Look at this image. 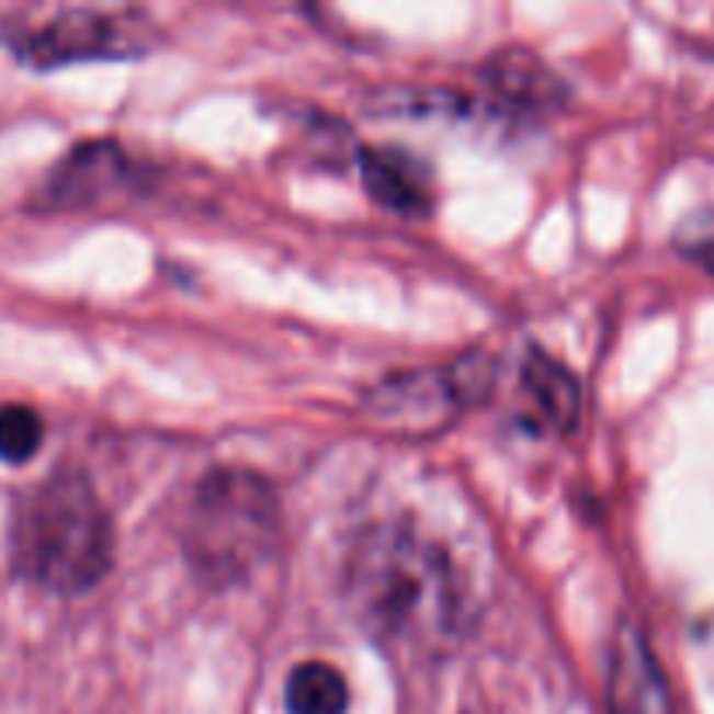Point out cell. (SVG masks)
Returning a JSON list of instances; mask_svg holds the SVG:
<instances>
[{"label": "cell", "mask_w": 714, "mask_h": 714, "mask_svg": "<svg viewBox=\"0 0 714 714\" xmlns=\"http://www.w3.org/2000/svg\"><path fill=\"white\" fill-rule=\"evenodd\" d=\"M342 597L352 621L394 656H440L457 638V571L415 526H370L345 558Z\"/></svg>", "instance_id": "cell-1"}, {"label": "cell", "mask_w": 714, "mask_h": 714, "mask_svg": "<svg viewBox=\"0 0 714 714\" xmlns=\"http://www.w3.org/2000/svg\"><path fill=\"white\" fill-rule=\"evenodd\" d=\"M112 520L81 471H56L14 509L11 565L56 597H81L112 568Z\"/></svg>", "instance_id": "cell-2"}, {"label": "cell", "mask_w": 714, "mask_h": 714, "mask_svg": "<svg viewBox=\"0 0 714 714\" xmlns=\"http://www.w3.org/2000/svg\"><path fill=\"white\" fill-rule=\"evenodd\" d=\"M280 499L251 471L220 467L200 481L185 520V558L209 589H234L280 547Z\"/></svg>", "instance_id": "cell-3"}, {"label": "cell", "mask_w": 714, "mask_h": 714, "mask_svg": "<svg viewBox=\"0 0 714 714\" xmlns=\"http://www.w3.org/2000/svg\"><path fill=\"white\" fill-rule=\"evenodd\" d=\"M150 22L140 14H109L94 8L56 11L46 25L14 35L11 49L35 70H53L81 59H126L150 46Z\"/></svg>", "instance_id": "cell-4"}, {"label": "cell", "mask_w": 714, "mask_h": 714, "mask_svg": "<svg viewBox=\"0 0 714 714\" xmlns=\"http://www.w3.org/2000/svg\"><path fill=\"white\" fill-rule=\"evenodd\" d=\"M491 387V360L467 355L446 370L432 373H401L394 381L376 387L363 411L370 422L384 429L426 432L443 426L453 411H461L474 401H481Z\"/></svg>", "instance_id": "cell-5"}, {"label": "cell", "mask_w": 714, "mask_h": 714, "mask_svg": "<svg viewBox=\"0 0 714 714\" xmlns=\"http://www.w3.org/2000/svg\"><path fill=\"white\" fill-rule=\"evenodd\" d=\"M136 178L133 161L123 147L112 140H91L73 147L59 161L43 189H38V206L43 209H84L109 200L112 192L129 189Z\"/></svg>", "instance_id": "cell-6"}, {"label": "cell", "mask_w": 714, "mask_h": 714, "mask_svg": "<svg viewBox=\"0 0 714 714\" xmlns=\"http://www.w3.org/2000/svg\"><path fill=\"white\" fill-rule=\"evenodd\" d=\"M607 711L610 714H672V693L662 666L651 656L645 634L621 624L610 645L607 669Z\"/></svg>", "instance_id": "cell-7"}, {"label": "cell", "mask_w": 714, "mask_h": 714, "mask_svg": "<svg viewBox=\"0 0 714 714\" xmlns=\"http://www.w3.org/2000/svg\"><path fill=\"white\" fill-rule=\"evenodd\" d=\"M360 168L366 192L390 213L426 216L432 209V182L419 157L398 147H366L360 150Z\"/></svg>", "instance_id": "cell-8"}, {"label": "cell", "mask_w": 714, "mask_h": 714, "mask_svg": "<svg viewBox=\"0 0 714 714\" xmlns=\"http://www.w3.org/2000/svg\"><path fill=\"white\" fill-rule=\"evenodd\" d=\"M520 381H523V394L533 405V415L544 422V429L565 432L575 426L582 398H579V384H575V376L562 363H554L551 355L533 349L523 360Z\"/></svg>", "instance_id": "cell-9"}, {"label": "cell", "mask_w": 714, "mask_h": 714, "mask_svg": "<svg viewBox=\"0 0 714 714\" xmlns=\"http://www.w3.org/2000/svg\"><path fill=\"white\" fill-rule=\"evenodd\" d=\"M491 88L515 109H551L558 105L562 81L533 53H495Z\"/></svg>", "instance_id": "cell-10"}, {"label": "cell", "mask_w": 714, "mask_h": 714, "mask_svg": "<svg viewBox=\"0 0 714 714\" xmlns=\"http://www.w3.org/2000/svg\"><path fill=\"white\" fill-rule=\"evenodd\" d=\"M283 698L290 714H345L349 683L328 662H301L290 672Z\"/></svg>", "instance_id": "cell-11"}, {"label": "cell", "mask_w": 714, "mask_h": 714, "mask_svg": "<svg viewBox=\"0 0 714 714\" xmlns=\"http://www.w3.org/2000/svg\"><path fill=\"white\" fill-rule=\"evenodd\" d=\"M43 415L22 401L0 405V461L4 464H29L38 446H43Z\"/></svg>", "instance_id": "cell-12"}, {"label": "cell", "mask_w": 714, "mask_h": 714, "mask_svg": "<svg viewBox=\"0 0 714 714\" xmlns=\"http://www.w3.org/2000/svg\"><path fill=\"white\" fill-rule=\"evenodd\" d=\"M677 248L687 258H693V262H701L714 272V213L690 216L677 234Z\"/></svg>", "instance_id": "cell-13"}]
</instances>
